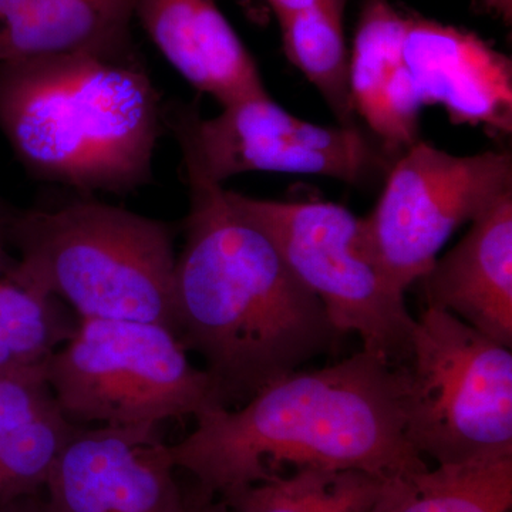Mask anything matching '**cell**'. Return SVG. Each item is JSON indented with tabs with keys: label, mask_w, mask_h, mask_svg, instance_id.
I'll list each match as a JSON object with an SVG mask.
<instances>
[{
	"label": "cell",
	"mask_w": 512,
	"mask_h": 512,
	"mask_svg": "<svg viewBox=\"0 0 512 512\" xmlns=\"http://www.w3.org/2000/svg\"><path fill=\"white\" fill-rule=\"evenodd\" d=\"M183 171L190 210L175 261V335L200 353L228 406L322 355L340 333L228 191L185 154Z\"/></svg>",
	"instance_id": "obj_1"
},
{
	"label": "cell",
	"mask_w": 512,
	"mask_h": 512,
	"mask_svg": "<svg viewBox=\"0 0 512 512\" xmlns=\"http://www.w3.org/2000/svg\"><path fill=\"white\" fill-rule=\"evenodd\" d=\"M195 419L170 453L198 481V498L306 467L383 481L427 468L404 434L396 370L363 349L336 365L279 377L242 409L211 407Z\"/></svg>",
	"instance_id": "obj_2"
},
{
	"label": "cell",
	"mask_w": 512,
	"mask_h": 512,
	"mask_svg": "<svg viewBox=\"0 0 512 512\" xmlns=\"http://www.w3.org/2000/svg\"><path fill=\"white\" fill-rule=\"evenodd\" d=\"M0 130L26 171L77 194L153 183L164 104L133 50L0 63Z\"/></svg>",
	"instance_id": "obj_3"
},
{
	"label": "cell",
	"mask_w": 512,
	"mask_h": 512,
	"mask_svg": "<svg viewBox=\"0 0 512 512\" xmlns=\"http://www.w3.org/2000/svg\"><path fill=\"white\" fill-rule=\"evenodd\" d=\"M174 228L93 195L16 208L6 245L19 278L79 319L157 323L175 333Z\"/></svg>",
	"instance_id": "obj_4"
},
{
	"label": "cell",
	"mask_w": 512,
	"mask_h": 512,
	"mask_svg": "<svg viewBox=\"0 0 512 512\" xmlns=\"http://www.w3.org/2000/svg\"><path fill=\"white\" fill-rule=\"evenodd\" d=\"M404 434L421 457L450 464L512 457V353L463 320L426 308L409 356L393 366Z\"/></svg>",
	"instance_id": "obj_5"
},
{
	"label": "cell",
	"mask_w": 512,
	"mask_h": 512,
	"mask_svg": "<svg viewBox=\"0 0 512 512\" xmlns=\"http://www.w3.org/2000/svg\"><path fill=\"white\" fill-rule=\"evenodd\" d=\"M47 383L72 423L160 427L224 406L220 387L192 366L173 330L136 320L79 319L45 363Z\"/></svg>",
	"instance_id": "obj_6"
},
{
	"label": "cell",
	"mask_w": 512,
	"mask_h": 512,
	"mask_svg": "<svg viewBox=\"0 0 512 512\" xmlns=\"http://www.w3.org/2000/svg\"><path fill=\"white\" fill-rule=\"evenodd\" d=\"M228 197L271 237L340 335L356 333L363 350L392 366L409 356L416 319L373 255L362 218L333 202L262 200L234 191Z\"/></svg>",
	"instance_id": "obj_7"
},
{
	"label": "cell",
	"mask_w": 512,
	"mask_h": 512,
	"mask_svg": "<svg viewBox=\"0 0 512 512\" xmlns=\"http://www.w3.org/2000/svg\"><path fill=\"white\" fill-rule=\"evenodd\" d=\"M164 124L185 154L217 184L251 171L322 175L365 184L392 154L357 126L323 127L282 109L268 92L222 106L204 119L195 104L164 106Z\"/></svg>",
	"instance_id": "obj_8"
},
{
	"label": "cell",
	"mask_w": 512,
	"mask_h": 512,
	"mask_svg": "<svg viewBox=\"0 0 512 512\" xmlns=\"http://www.w3.org/2000/svg\"><path fill=\"white\" fill-rule=\"evenodd\" d=\"M512 194L507 151L454 156L417 141L390 168L382 195L362 218L370 249L399 291L420 281L461 225Z\"/></svg>",
	"instance_id": "obj_9"
},
{
	"label": "cell",
	"mask_w": 512,
	"mask_h": 512,
	"mask_svg": "<svg viewBox=\"0 0 512 512\" xmlns=\"http://www.w3.org/2000/svg\"><path fill=\"white\" fill-rule=\"evenodd\" d=\"M158 427L77 426L50 471L45 512H184Z\"/></svg>",
	"instance_id": "obj_10"
},
{
	"label": "cell",
	"mask_w": 512,
	"mask_h": 512,
	"mask_svg": "<svg viewBox=\"0 0 512 512\" xmlns=\"http://www.w3.org/2000/svg\"><path fill=\"white\" fill-rule=\"evenodd\" d=\"M403 63L421 107L439 104L453 123L511 134V59L476 33L406 16Z\"/></svg>",
	"instance_id": "obj_11"
},
{
	"label": "cell",
	"mask_w": 512,
	"mask_h": 512,
	"mask_svg": "<svg viewBox=\"0 0 512 512\" xmlns=\"http://www.w3.org/2000/svg\"><path fill=\"white\" fill-rule=\"evenodd\" d=\"M427 308L512 346V194L471 222L464 238L420 279Z\"/></svg>",
	"instance_id": "obj_12"
},
{
	"label": "cell",
	"mask_w": 512,
	"mask_h": 512,
	"mask_svg": "<svg viewBox=\"0 0 512 512\" xmlns=\"http://www.w3.org/2000/svg\"><path fill=\"white\" fill-rule=\"evenodd\" d=\"M134 18L168 63L221 106L266 93L258 64L215 0H136Z\"/></svg>",
	"instance_id": "obj_13"
},
{
	"label": "cell",
	"mask_w": 512,
	"mask_h": 512,
	"mask_svg": "<svg viewBox=\"0 0 512 512\" xmlns=\"http://www.w3.org/2000/svg\"><path fill=\"white\" fill-rule=\"evenodd\" d=\"M406 16L389 0H366L349 59L353 107L390 154L419 141L421 104L403 63Z\"/></svg>",
	"instance_id": "obj_14"
},
{
	"label": "cell",
	"mask_w": 512,
	"mask_h": 512,
	"mask_svg": "<svg viewBox=\"0 0 512 512\" xmlns=\"http://www.w3.org/2000/svg\"><path fill=\"white\" fill-rule=\"evenodd\" d=\"M136 0H0V63L131 52Z\"/></svg>",
	"instance_id": "obj_15"
},
{
	"label": "cell",
	"mask_w": 512,
	"mask_h": 512,
	"mask_svg": "<svg viewBox=\"0 0 512 512\" xmlns=\"http://www.w3.org/2000/svg\"><path fill=\"white\" fill-rule=\"evenodd\" d=\"M512 457L450 464L383 481L370 512H511Z\"/></svg>",
	"instance_id": "obj_16"
},
{
	"label": "cell",
	"mask_w": 512,
	"mask_h": 512,
	"mask_svg": "<svg viewBox=\"0 0 512 512\" xmlns=\"http://www.w3.org/2000/svg\"><path fill=\"white\" fill-rule=\"evenodd\" d=\"M383 480L359 470L306 467L221 495L231 512H370Z\"/></svg>",
	"instance_id": "obj_17"
},
{
	"label": "cell",
	"mask_w": 512,
	"mask_h": 512,
	"mask_svg": "<svg viewBox=\"0 0 512 512\" xmlns=\"http://www.w3.org/2000/svg\"><path fill=\"white\" fill-rule=\"evenodd\" d=\"M346 0H322L278 19L289 62L322 94L339 126L353 127L356 111L349 87L350 53L343 33Z\"/></svg>",
	"instance_id": "obj_18"
},
{
	"label": "cell",
	"mask_w": 512,
	"mask_h": 512,
	"mask_svg": "<svg viewBox=\"0 0 512 512\" xmlns=\"http://www.w3.org/2000/svg\"><path fill=\"white\" fill-rule=\"evenodd\" d=\"M77 426L57 406L10 436L0 447V505L42 495L60 451Z\"/></svg>",
	"instance_id": "obj_19"
},
{
	"label": "cell",
	"mask_w": 512,
	"mask_h": 512,
	"mask_svg": "<svg viewBox=\"0 0 512 512\" xmlns=\"http://www.w3.org/2000/svg\"><path fill=\"white\" fill-rule=\"evenodd\" d=\"M57 406L45 365L0 370V447L20 427Z\"/></svg>",
	"instance_id": "obj_20"
},
{
	"label": "cell",
	"mask_w": 512,
	"mask_h": 512,
	"mask_svg": "<svg viewBox=\"0 0 512 512\" xmlns=\"http://www.w3.org/2000/svg\"><path fill=\"white\" fill-rule=\"evenodd\" d=\"M319 2H322V0H268L278 19L312 8V6Z\"/></svg>",
	"instance_id": "obj_21"
},
{
	"label": "cell",
	"mask_w": 512,
	"mask_h": 512,
	"mask_svg": "<svg viewBox=\"0 0 512 512\" xmlns=\"http://www.w3.org/2000/svg\"><path fill=\"white\" fill-rule=\"evenodd\" d=\"M0 512H45L42 495H30L0 505Z\"/></svg>",
	"instance_id": "obj_22"
},
{
	"label": "cell",
	"mask_w": 512,
	"mask_h": 512,
	"mask_svg": "<svg viewBox=\"0 0 512 512\" xmlns=\"http://www.w3.org/2000/svg\"><path fill=\"white\" fill-rule=\"evenodd\" d=\"M13 265H15V256L10 254L6 245L0 244V298H2L3 289L8 282ZM0 369H2V360H0Z\"/></svg>",
	"instance_id": "obj_23"
},
{
	"label": "cell",
	"mask_w": 512,
	"mask_h": 512,
	"mask_svg": "<svg viewBox=\"0 0 512 512\" xmlns=\"http://www.w3.org/2000/svg\"><path fill=\"white\" fill-rule=\"evenodd\" d=\"M184 512H231L224 501H212L211 498H197L188 504Z\"/></svg>",
	"instance_id": "obj_24"
},
{
	"label": "cell",
	"mask_w": 512,
	"mask_h": 512,
	"mask_svg": "<svg viewBox=\"0 0 512 512\" xmlns=\"http://www.w3.org/2000/svg\"><path fill=\"white\" fill-rule=\"evenodd\" d=\"M481 2L497 18L503 19L505 23L510 25L512 20V0H481Z\"/></svg>",
	"instance_id": "obj_25"
},
{
	"label": "cell",
	"mask_w": 512,
	"mask_h": 512,
	"mask_svg": "<svg viewBox=\"0 0 512 512\" xmlns=\"http://www.w3.org/2000/svg\"><path fill=\"white\" fill-rule=\"evenodd\" d=\"M15 211L16 208H13L12 205H9L8 202L3 201L2 197H0V244L6 245V229H8L9 222L12 220Z\"/></svg>",
	"instance_id": "obj_26"
}]
</instances>
